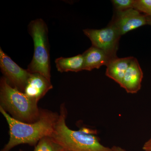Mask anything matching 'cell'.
I'll list each match as a JSON object with an SVG mask.
<instances>
[{"label": "cell", "instance_id": "ac0fdd59", "mask_svg": "<svg viewBox=\"0 0 151 151\" xmlns=\"http://www.w3.org/2000/svg\"><path fill=\"white\" fill-rule=\"evenodd\" d=\"M147 24L151 26V17L147 15Z\"/></svg>", "mask_w": 151, "mask_h": 151}, {"label": "cell", "instance_id": "e0dca14e", "mask_svg": "<svg viewBox=\"0 0 151 151\" xmlns=\"http://www.w3.org/2000/svg\"><path fill=\"white\" fill-rule=\"evenodd\" d=\"M111 148V151H127V150L119 146H114Z\"/></svg>", "mask_w": 151, "mask_h": 151}, {"label": "cell", "instance_id": "30bf717a", "mask_svg": "<svg viewBox=\"0 0 151 151\" xmlns=\"http://www.w3.org/2000/svg\"><path fill=\"white\" fill-rule=\"evenodd\" d=\"M143 73L137 60L133 58L126 71L121 87L128 93L135 94L141 89Z\"/></svg>", "mask_w": 151, "mask_h": 151}, {"label": "cell", "instance_id": "9c48e42d", "mask_svg": "<svg viewBox=\"0 0 151 151\" xmlns=\"http://www.w3.org/2000/svg\"><path fill=\"white\" fill-rule=\"evenodd\" d=\"M84 58L83 70H92L99 69L103 65H106L117 58V55L110 54L103 50L92 46L82 54Z\"/></svg>", "mask_w": 151, "mask_h": 151}, {"label": "cell", "instance_id": "4fadbf2b", "mask_svg": "<svg viewBox=\"0 0 151 151\" xmlns=\"http://www.w3.org/2000/svg\"><path fill=\"white\" fill-rule=\"evenodd\" d=\"M33 151H65L51 137H45L38 142Z\"/></svg>", "mask_w": 151, "mask_h": 151}, {"label": "cell", "instance_id": "5bb4252c", "mask_svg": "<svg viewBox=\"0 0 151 151\" xmlns=\"http://www.w3.org/2000/svg\"><path fill=\"white\" fill-rule=\"evenodd\" d=\"M115 12H122L130 9H134L135 0H113Z\"/></svg>", "mask_w": 151, "mask_h": 151}, {"label": "cell", "instance_id": "2e32d148", "mask_svg": "<svg viewBox=\"0 0 151 151\" xmlns=\"http://www.w3.org/2000/svg\"><path fill=\"white\" fill-rule=\"evenodd\" d=\"M142 148L144 151H151V137L145 143Z\"/></svg>", "mask_w": 151, "mask_h": 151}, {"label": "cell", "instance_id": "52a82bcc", "mask_svg": "<svg viewBox=\"0 0 151 151\" xmlns=\"http://www.w3.org/2000/svg\"><path fill=\"white\" fill-rule=\"evenodd\" d=\"M109 25L122 35L147 24V15L132 8L122 12H115Z\"/></svg>", "mask_w": 151, "mask_h": 151}, {"label": "cell", "instance_id": "277c9868", "mask_svg": "<svg viewBox=\"0 0 151 151\" xmlns=\"http://www.w3.org/2000/svg\"><path fill=\"white\" fill-rule=\"evenodd\" d=\"M28 30L34 44V53L27 70L38 73L50 81V63L48 28L45 22L37 19L30 22Z\"/></svg>", "mask_w": 151, "mask_h": 151}, {"label": "cell", "instance_id": "5b68a950", "mask_svg": "<svg viewBox=\"0 0 151 151\" xmlns=\"http://www.w3.org/2000/svg\"><path fill=\"white\" fill-rule=\"evenodd\" d=\"M83 32L91 40L92 46L113 55H117L121 36L113 26L108 24L104 28L99 29H86L83 30Z\"/></svg>", "mask_w": 151, "mask_h": 151}, {"label": "cell", "instance_id": "3957f363", "mask_svg": "<svg viewBox=\"0 0 151 151\" xmlns=\"http://www.w3.org/2000/svg\"><path fill=\"white\" fill-rule=\"evenodd\" d=\"M37 103L24 92L10 85L4 76L1 77L0 107L13 119L26 123L36 122L41 111Z\"/></svg>", "mask_w": 151, "mask_h": 151}, {"label": "cell", "instance_id": "8fae6325", "mask_svg": "<svg viewBox=\"0 0 151 151\" xmlns=\"http://www.w3.org/2000/svg\"><path fill=\"white\" fill-rule=\"evenodd\" d=\"M133 58V57H117L113 60L107 65L105 74L122 86L124 76Z\"/></svg>", "mask_w": 151, "mask_h": 151}, {"label": "cell", "instance_id": "7a4b0ae2", "mask_svg": "<svg viewBox=\"0 0 151 151\" xmlns=\"http://www.w3.org/2000/svg\"><path fill=\"white\" fill-rule=\"evenodd\" d=\"M67 110L64 104L60 106L59 117L50 137L63 148L65 151H111L99 139L87 130L74 131L66 124Z\"/></svg>", "mask_w": 151, "mask_h": 151}, {"label": "cell", "instance_id": "ba28073f", "mask_svg": "<svg viewBox=\"0 0 151 151\" xmlns=\"http://www.w3.org/2000/svg\"><path fill=\"white\" fill-rule=\"evenodd\" d=\"M52 88L51 81L43 76L33 73L27 81L24 93L31 99L38 102Z\"/></svg>", "mask_w": 151, "mask_h": 151}, {"label": "cell", "instance_id": "8992f818", "mask_svg": "<svg viewBox=\"0 0 151 151\" xmlns=\"http://www.w3.org/2000/svg\"><path fill=\"white\" fill-rule=\"evenodd\" d=\"M0 68L4 77L10 85L24 92L31 73L20 67L0 48Z\"/></svg>", "mask_w": 151, "mask_h": 151}, {"label": "cell", "instance_id": "9a60e30c", "mask_svg": "<svg viewBox=\"0 0 151 151\" xmlns=\"http://www.w3.org/2000/svg\"><path fill=\"white\" fill-rule=\"evenodd\" d=\"M134 9L151 17V0H135Z\"/></svg>", "mask_w": 151, "mask_h": 151}, {"label": "cell", "instance_id": "7c38bea8", "mask_svg": "<svg viewBox=\"0 0 151 151\" xmlns=\"http://www.w3.org/2000/svg\"><path fill=\"white\" fill-rule=\"evenodd\" d=\"M58 70L63 73L68 71L77 72L83 70L84 58L81 54L72 57H60L55 60Z\"/></svg>", "mask_w": 151, "mask_h": 151}, {"label": "cell", "instance_id": "6da1fadb", "mask_svg": "<svg viewBox=\"0 0 151 151\" xmlns=\"http://www.w3.org/2000/svg\"><path fill=\"white\" fill-rule=\"evenodd\" d=\"M0 112L8 124L9 135L8 142L1 151H9L21 144L36 145L42 138L51 136L59 117V113L41 109L36 122L26 123L13 119L1 107Z\"/></svg>", "mask_w": 151, "mask_h": 151}, {"label": "cell", "instance_id": "d6986e66", "mask_svg": "<svg viewBox=\"0 0 151 151\" xmlns=\"http://www.w3.org/2000/svg\"><path fill=\"white\" fill-rule=\"evenodd\" d=\"M20 151H23V150H20Z\"/></svg>", "mask_w": 151, "mask_h": 151}]
</instances>
